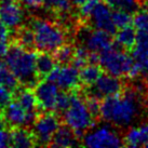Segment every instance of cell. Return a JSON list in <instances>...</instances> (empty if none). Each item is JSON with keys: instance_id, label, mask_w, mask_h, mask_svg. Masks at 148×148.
I'll list each match as a JSON object with an SVG mask.
<instances>
[{"instance_id": "cell-1", "label": "cell", "mask_w": 148, "mask_h": 148, "mask_svg": "<svg viewBox=\"0 0 148 148\" xmlns=\"http://www.w3.org/2000/svg\"><path fill=\"white\" fill-rule=\"evenodd\" d=\"M138 92L127 89L121 93L108 96L101 102V117L106 122L118 127H127L140 115Z\"/></svg>"}, {"instance_id": "cell-2", "label": "cell", "mask_w": 148, "mask_h": 148, "mask_svg": "<svg viewBox=\"0 0 148 148\" xmlns=\"http://www.w3.org/2000/svg\"><path fill=\"white\" fill-rule=\"evenodd\" d=\"M36 55L34 51L24 49L15 42L11 43L5 55V63L23 86L34 89L40 80L36 69Z\"/></svg>"}, {"instance_id": "cell-3", "label": "cell", "mask_w": 148, "mask_h": 148, "mask_svg": "<svg viewBox=\"0 0 148 148\" xmlns=\"http://www.w3.org/2000/svg\"><path fill=\"white\" fill-rule=\"evenodd\" d=\"M29 26L35 35L36 49L40 51L53 53L66 42V34L60 25L45 18L33 17Z\"/></svg>"}, {"instance_id": "cell-4", "label": "cell", "mask_w": 148, "mask_h": 148, "mask_svg": "<svg viewBox=\"0 0 148 148\" xmlns=\"http://www.w3.org/2000/svg\"><path fill=\"white\" fill-rule=\"evenodd\" d=\"M64 121L78 138H81L84 132L94 125L95 119L91 115L84 99L77 93V91H73L71 103L64 111Z\"/></svg>"}, {"instance_id": "cell-5", "label": "cell", "mask_w": 148, "mask_h": 148, "mask_svg": "<svg viewBox=\"0 0 148 148\" xmlns=\"http://www.w3.org/2000/svg\"><path fill=\"white\" fill-rule=\"evenodd\" d=\"M99 64L104 71L117 77H127L134 65V58L121 50L119 45H112L109 49L99 53Z\"/></svg>"}, {"instance_id": "cell-6", "label": "cell", "mask_w": 148, "mask_h": 148, "mask_svg": "<svg viewBox=\"0 0 148 148\" xmlns=\"http://www.w3.org/2000/svg\"><path fill=\"white\" fill-rule=\"evenodd\" d=\"M61 125V119L58 114L47 111L39 114L33 124V133L36 138V144L39 146H49L54 133Z\"/></svg>"}, {"instance_id": "cell-7", "label": "cell", "mask_w": 148, "mask_h": 148, "mask_svg": "<svg viewBox=\"0 0 148 148\" xmlns=\"http://www.w3.org/2000/svg\"><path fill=\"white\" fill-rule=\"evenodd\" d=\"M83 145L91 148H116L123 145V140L108 127H102L82 136Z\"/></svg>"}, {"instance_id": "cell-8", "label": "cell", "mask_w": 148, "mask_h": 148, "mask_svg": "<svg viewBox=\"0 0 148 148\" xmlns=\"http://www.w3.org/2000/svg\"><path fill=\"white\" fill-rule=\"evenodd\" d=\"M78 36L83 43V47L90 52L99 54L114 45L110 34L93 27H84L81 32H79Z\"/></svg>"}, {"instance_id": "cell-9", "label": "cell", "mask_w": 148, "mask_h": 148, "mask_svg": "<svg viewBox=\"0 0 148 148\" xmlns=\"http://www.w3.org/2000/svg\"><path fill=\"white\" fill-rule=\"evenodd\" d=\"M50 81H53L64 91H77L80 84L79 69L73 65H58L47 77Z\"/></svg>"}, {"instance_id": "cell-10", "label": "cell", "mask_w": 148, "mask_h": 148, "mask_svg": "<svg viewBox=\"0 0 148 148\" xmlns=\"http://www.w3.org/2000/svg\"><path fill=\"white\" fill-rule=\"evenodd\" d=\"M123 91V83L120 77L110 75L108 73L102 74L99 78L90 86L89 94L99 99H105L108 96L117 95Z\"/></svg>"}, {"instance_id": "cell-11", "label": "cell", "mask_w": 148, "mask_h": 148, "mask_svg": "<svg viewBox=\"0 0 148 148\" xmlns=\"http://www.w3.org/2000/svg\"><path fill=\"white\" fill-rule=\"evenodd\" d=\"M34 92L36 95L38 102V106L40 109L45 111L55 110L56 99L60 93L58 86L53 81L49 79H41L34 88Z\"/></svg>"}, {"instance_id": "cell-12", "label": "cell", "mask_w": 148, "mask_h": 148, "mask_svg": "<svg viewBox=\"0 0 148 148\" xmlns=\"http://www.w3.org/2000/svg\"><path fill=\"white\" fill-rule=\"evenodd\" d=\"M110 9L106 2L99 1L86 21L90 23L91 27L101 29L110 34L111 36H115V34L117 33V27L112 21V12Z\"/></svg>"}, {"instance_id": "cell-13", "label": "cell", "mask_w": 148, "mask_h": 148, "mask_svg": "<svg viewBox=\"0 0 148 148\" xmlns=\"http://www.w3.org/2000/svg\"><path fill=\"white\" fill-rule=\"evenodd\" d=\"M0 18L10 29H16L22 26L24 20V10L18 2L8 1L0 3Z\"/></svg>"}, {"instance_id": "cell-14", "label": "cell", "mask_w": 148, "mask_h": 148, "mask_svg": "<svg viewBox=\"0 0 148 148\" xmlns=\"http://www.w3.org/2000/svg\"><path fill=\"white\" fill-rule=\"evenodd\" d=\"M5 122L11 127L27 125V111L17 101H12L2 109Z\"/></svg>"}, {"instance_id": "cell-15", "label": "cell", "mask_w": 148, "mask_h": 148, "mask_svg": "<svg viewBox=\"0 0 148 148\" xmlns=\"http://www.w3.org/2000/svg\"><path fill=\"white\" fill-rule=\"evenodd\" d=\"M78 137L67 124H61L54 133L49 146L58 148H69L77 144Z\"/></svg>"}, {"instance_id": "cell-16", "label": "cell", "mask_w": 148, "mask_h": 148, "mask_svg": "<svg viewBox=\"0 0 148 148\" xmlns=\"http://www.w3.org/2000/svg\"><path fill=\"white\" fill-rule=\"evenodd\" d=\"M36 138L33 131L22 127H12L11 132V146L16 148H27L36 146Z\"/></svg>"}, {"instance_id": "cell-17", "label": "cell", "mask_w": 148, "mask_h": 148, "mask_svg": "<svg viewBox=\"0 0 148 148\" xmlns=\"http://www.w3.org/2000/svg\"><path fill=\"white\" fill-rule=\"evenodd\" d=\"M116 37V45H119L121 49L125 51H132L136 43V38H137V30L135 27H132L129 25L127 27L120 28L115 34Z\"/></svg>"}, {"instance_id": "cell-18", "label": "cell", "mask_w": 148, "mask_h": 148, "mask_svg": "<svg viewBox=\"0 0 148 148\" xmlns=\"http://www.w3.org/2000/svg\"><path fill=\"white\" fill-rule=\"evenodd\" d=\"M56 66V61L52 53L40 51L36 55V69L39 79H45Z\"/></svg>"}, {"instance_id": "cell-19", "label": "cell", "mask_w": 148, "mask_h": 148, "mask_svg": "<svg viewBox=\"0 0 148 148\" xmlns=\"http://www.w3.org/2000/svg\"><path fill=\"white\" fill-rule=\"evenodd\" d=\"M13 42L21 45L24 49L32 51L36 49L35 35L30 26H20L18 28L15 29V36L13 38Z\"/></svg>"}, {"instance_id": "cell-20", "label": "cell", "mask_w": 148, "mask_h": 148, "mask_svg": "<svg viewBox=\"0 0 148 148\" xmlns=\"http://www.w3.org/2000/svg\"><path fill=\"white\" fill-rule=\"evenodd\" d=\"M102 69H103L102 66L99 65V64H94V63L86 64L79 71L80 82L88 86H92L99 78V76L103 74V70Z\"/></svg>"}, {"instance_id": "cell-21", "label": "cell", "mask_w": 148, "mask_h": 148, "mask_svg": "<svg viewBox=\"0 0 148 148\" xmlns=\"http://www.w3.org/2000/svg\"><path fill=\"white\" fill-rule=\"evenodd\" d=\"M148 140V134L144 127H132L125 134L123 138V145L127 147H138L144 146Z\"/></svg>"}, {"instance_id": "cell-22", "label": "cell", "mask_w": 148, "mask_h": 148, "mask_svg": "<svg viewBox=\"0 0 148 148\" xmlns=\"http://www.w3.org/2000/svg\"><path fill=\"white\" fill-rule=\"evenodd\" d=\"M132 56L135 62L148 60V34L137 32L136 43L132 49Z\"/></svg>"}, {"instance_id": "cell-23", "label": "cell", "mask_w": 148, "mask_h": 148, "mask_svg": "<svg viewBox=\"0 0 148 148\" xmlns=\"http://www.w3.org/2000/svg\"><path fill=\"white\" fill-rule=\"evenodd\" d=\"M43 5L47 10L55 13L58 17H67L73 3L70 0H43Z\"/></svg>"}, {"instance_id": "cell-24", "label": "cell", "mask_w": 148, "mask_h": 148, "mask_svg": "<svg viewBox=\"0 0 148 148\" xmlns=\"http://www.w3.org/2000/svg\"><path fill=\"white\" fill-rule=\"evenodd\" d=\"M18 80L9 68L8 64L0 60V86H7L14 92L18 88Z\"/></svg>"}, {"instance_id": "cell-25", "label": "cell", "mask_w": 148, "mask_h": 148, "mask_svg": "<svg viewBox=\"0 0 148 148\" xmlns=\"http://www.w3.org/2000/svg\"><path fill=\"white\" fill-rule=\"evenodd\" d=\"M75 54V48L71 45L64 43L62 47H60L58 50L53 52V56L55 61L60 65H66L69 64L73 61Z\"/></svg>"}, {"instance_id": "cell-26", "label": "cell", "mask_w": 148, "mask_h": 148, "mask_svg": "<svg viewBox=\"0 0 148 148\" xmlns=\"http://www.w3.org/2000/svg\"><path fill=\"white\" fill-rule=\"evenodd\" d=\"M114 10H125L131 13H135L140 7V0H104Z\"/></svg>"}, {"instance_id": "cell-27", "label": "cell", "mask_w": 148, "mask_h": 148, "mask_svg": "<svg viewBox=\"0 0 148 148\" xmlns=\"http://www.w3.org/2000/svg\"><path fill=\"white\" fill-rule=\"evenodd\" d=\"M89 58H90V51L83 45L79 48H75V54L71 61V65L80 70L83 66L89 64Z\"/></svg>"}, {"instance_id": "cell-28", "label": "cell", "mask_w": 148, "mask_h": 148, "mask_svg": "<svg viewBox=\"0 0 148 148\" xmlns=\"http://www.w3.org/2000/svg\"><path fill=\"white\" fill-rule=\"evenodd\" d=\"M112 21L117 28H123L133 23V15L125 10H115L112 12Z\"/></svg>"}, {"instance_id": "cell-29", "label": "cell", "mask_w": 148, "mask_h": 148, "mask_svg": "<svg viewBox=\"0 0 148 148\" xmlns=\"http://www.w3.org/2000/svg\"><path fill=\"white\" fill-rule=\"evenodd\" d=\"M133 25L137 32L148 34V12L146 10L135 12L133 16Z\"/></svg>"}, {"instance_id": "cell-30", "label": "cell", "mask_w": 148, "mask_h": 148, "mask_svg": "<svg viewBox=\"0 0 148 148\" xmlns=\"http://www.w3.org/2000/svg\"><path fill=\"white\" fill-rule=\"evenodd\" d=\"M71 97H73V93H69V91L60 92L58 95V99H56L55 110L64 112L69 107L70 103H71Z\"/></svg>"}, {"instance_id": "cell-31", "label": "cell", "mask_w": 148, "mask_h": 148, "mask_svg": "<svg viewBox=\"0 0 148 148\" xmlns=\"http://www.w3.org/2000/svg\"><path fill=\"white\" fill-rule=\"evenodd\" d=\"M84 101H86V106L89 108L91 115L93 116V118L96 120L99 117H101V102H99V97L89 94L88 97L84 99Z\"/></svg>"}, {"instance_id": "cell-32", "label": "cell", "mask_w": 148, "mask_h": 148, "mask_svg": "<svg viewBox=\"0 0 148 148\" xmlns=\"http://www.w3.org/2000/svg\"><path fill=\"white\" fill-rule=\"evenodd\" d=\"M99 0H86L84 1L81 5H79L80 7V10H79V14H80V17L86 21L88 20V17L90 16L91 12H92V10L94 9V7L97 4Z\"/></svg>"}, {"instance_id": "cell-33", "label": "cell", "mask_w": 148, "mask_h": 148, "mask_svg": "<svg viewBox=\"0 0 148 148\" xmlns=\"http://www.w3.org/2000/svg\"><path fill=\"white\" fill-rule=\"evenodd\" d=\"M13 95L12 90L4 86H0V110H2L8 104L12 102Z\"/></svg>"}, {"instance_id": "cell-34", "label": "cell", "mask_w": 148, "mask_h": 148, "mask_svg": "<svg viewBox=\"0 0 148 148\" xmlns=\"http://www.w3.org/2000/svg\"><path fill=\"white\" fill-rule=\"evenodd\" d=\"M11 146V132L7 130H0V148Z\"/></svg>"}, {"instance_id": "cell-35", "label": "cell", "mask_w": 148, "mask_h": 148, "mask_svg": "<svg viewBox=\"0 0 148 148\" xmlns=\"http://www.w3.org/2000/svg\"><path fill=\"white\" fill-rule=\"evenodd\" d=\"M10 42L8 39L5 38H0V58H5V55L8 53L9 49H10Z\"/></svg>"}, {"instance_id": "cell-36", "label": "cell", "mask_w": 148, "mask_h": 148, "mask_svg": "<svg viewBox=\"0 0 148 148\" xmlns=\"http://www.w3.org/2000/svg\"><path fill=\"white\" fill-rule=\"evenodd\" d=\"M21 1L28 9H38L43 5V0H21Z\"/></svg>"}, {"instance_id": "cell-37", "label": "cell", "mask_w": 148, "mask_h": 148, "mask_svg": "<svg viewBox=\"0 0 148 148\" xmlns=\"http://www.w3.org/2000/svg\"><path fill=\"white\" fill-rule=\"evenodd\" d=\"M0 38L9 39V28L0 18Z\"/></svg>"}, {"instance_id": "cell-38", "label": "cell", "mask_w": 148, "mask_h": 148, "mask_svg": "<svg viewBox=\"0 0 148 148\" xmlns=\"http://www.w3.org/2000/svg\"><path fill=\"white\" fill-rule=\"evenodd\" d=\"M5 119H4V116H3V112L2 110H0V130H2L5 127Z\"/></svg>"}, {"instance_id": "cell-39", "label": "cell", "mask_w": 148, "mask_h": 148, "mask_svg": "<svg viewBox=\"0 0 148 148\" xmlns=\"http://www.w3.org/2000/svg\"><path fill=\"white\" fill-rule=\"evenodd\" d=\"M71 1V3L74 4V5H81V4L84 2V1H86V0H70Z\"/></svg>"}, {"instance_id": "cell-40", "label": "cell", "mask_w": 148, "mask_h": 148, "mask_svg": "<svg viewBox=\"0 0 148 148\" xmlns=\"http://www.w3.org/2000/svg\"><path fill=\"white\" fill-rule=\"evenodd\" d=\"M143 4H144V8L145 10L148 12V0H145V1H143Z\"/></svg>"}, {"instance_id": "cell-41", "label": "cell", "mask_w": 148, "mask_h": 148, "mask_svg": "<svg viewBox=\"0 0 148 148\" xmlns=\"http://www.w3.org/2000/svg\"><path fill=\"white\" fill-rule=\"evenodd\" d=\"M143 127H144L145 131L147 132V134H148V124H146V125H143Z\"/></svg>"}, {"instance_id": "cell-42", "label": "cell", "mask_w": 148, "mask_h": 148, "mask_svg": "<svg viewBox=\"0 0 148 148\" xmlns=\"http://www.w3.org/2000/svg\"><path fill=\"white\" fill-rule=\"evenodd\" d=\"M8 1H11V0H0V3H2V2H8Z\"/></svg>"}, {"instance_id": "cell-43", "label": "cell", "mask_w": 148, "mask_h": 148, "mask_svg": "<svg viewBox=\"0 0 148 148\" xmlns=\"http://www.w3.org/2000/svg\"><path fill=\"white\" fill-rule=\"evenodd\" d=\"M144 147H147L148 148V140H147V142H146V143L144 144Z\"/></svg>"}, {"instance_id": "cell-44", "label": "cell", "mask_w": 148, "mask_h": 148, "mask_svg": "<svg viewBox=\"0 0 148 148\" xmlns=\"http://www.w3.org/2000/svg\"><path fill=\"white\" fill-rule=\"evenodd\" d=\"M146 90H147V92H148V79H147V82H146Z\"/></svg>"}, {"instance_id": "cell-45", "label": "cell", "mask_w": 148, "mask_h": 148, "mask_svg": "<svg viewBox=\"0 0 148 148\" xmlns=\"http://www.w3.org/2000/svg\"><path fill=\"white\" fill-rule=\"evenodd\" d=\"M143 1H145V0H140V3H143Z\"/></svg>"}]
</instances>
